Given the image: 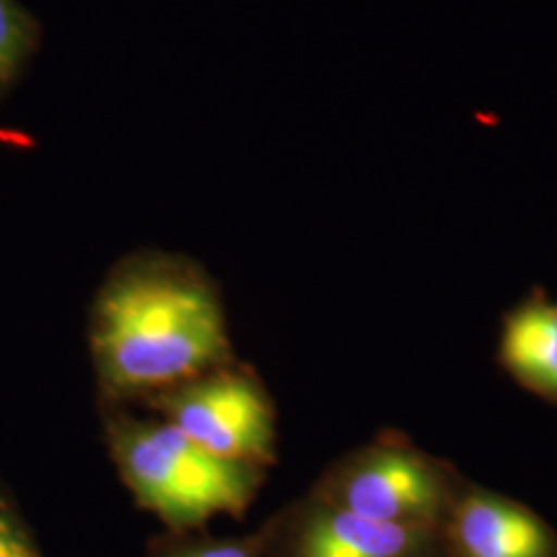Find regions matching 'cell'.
I'll return each instance as SVG.
<instances>
[{"mask_svg":"<svg viewBox=\"0 0 557 557\" xmlns=\"http://www.w3.org/2000/svg\"><path fill=\"white\" fill-rule=\"evenodd\" d=\"M101 376L120 393L174 388L230 351L215 294L190 271L145 262L103 289L94 324Z\"/></svg>","mask_w":557,"mask_h":557,"instance_id":"1","label":"cell"},{"mask_svg":"<svg viewBox=\"0 0 557 557\" xmlns=\"http://www.w3.org/2000/svg\"><path fill=\"white\" fill-rule=\"evenodd\" d=\"M116 450L133 492L172 524L238 515L252 496L250 465L205 450L165 421L124 430Z\"/></svg>","mask_w":557,"mask_h":557,"instance_id":"2","label":"cell"},{"mask_svg":"<svg viewBox=\"0 0 557 557\" xmlns=\"http://www.w3.org/2000/svg\"><path fill=\"white\" fill-rule=\"evenodd\" d=\"M161 409L165 423L218 457L250 467L271 457L273 411L255 380L232 372L200 376L168 393Z\"/></svg>","mask_w":557,"mask_h":557,"instance_id":"3","label":"cell"},{"mask_svg":"<svg viewBox=\"0 0 557 557\" xmlns=\"http://www.w3.org/2000/svg\"><path fill=\"white\" fill-rule=\"evenodd\" d=\"M343 508L382 522L416 527L438 510L440 481L419 458L382 453L359 462L343 483Z\"/></svg>","mask_w":557,"mask_h":557,"instance_id":"4","label":"cell"},{"mask_svg":"<svg viewBox=\"0 0 557 557\" xmlns=\"http://www.w3.org/2000/svg\"><path fill=\"white\" fill-rule=\"evenodd\" d=\"M465 557H549L552 541L531 512L492 496H469L455 518Z\"/></svg>","mask_w":557,"mask_h":557,"instance_id":"5","label":"cell"},{"mask_svg":"<svg viewBox=\"0 0 557 557\" xmlns=\"http://www.w3.org/2000/svg\"><path fill=\"white\" fill-rule=\"evenodd\" d=\"M413 545L416 527L338 508L312 520L301 541V557H405Z\"/></svg>","mask_w":557,"mask_h":557,"instance_id":"6","label":"cell"},{"mask_svg":"<svg viewBox=\"0 0 557 557\" xmlns=\"http://www.w3.org/2000/svg\"><path fill=\"white\" fill-rule=\"evenodd\" d=\"M502 358L527 386L557 395V308L533 304L506 320Z\"/></svg>","mask_w":557,"mask_h":557,"instance_id":"7","label":"cell"},{"mask_svg":"<svg viewBox=\"0 0 557 557\" xmlns=\"http://www.w3.org/2000/svg\"><path fill=\"white\" fill-rule=\"evenodd\" d=\"M40 48V25L21 0H0V91L15 85Z\"/></svg>","mask_w":557,"mask_h":557,"instance_id":"8","label":"cell"},{"mask_svg":"<svg viewBox=\"0 0 557 557\" xmlns=\"http://www.w3.org/2000/svg\"><path fill=\"white\" fill-rule=\"evenodd\" d=\"M0 557H41L17 510L0 487Z\"/></svg>","mask_w":557,"mask_h":557,"instance_id":"9","label":"cell"},{"mask_svg":"<svg viewBox=\"0 0 557 557\" xmlns=\"http://www.w3.org/2000/svg\"><path fill=\"white\" fill-rule=\"evenodd\" d=\"M182 557H252L246 547H242L238 543H220V545H209L202 547L199 552L186 554Z\"/></svg>","mask_w":557,"mask_h":557,"instance_id":"10","label":"cell"},{"mask_svg":"<svg viewBox=\"0 0 557 557\" xmlns=\"http://www.w3.org/2000/svg\"><path fill=\"white\" fill-rule=\"evenodd\" d=\"M0 96H2V91H0Z\"/></svg>","mask_w":557,"mask_h":557,"instance_id":"11","label":"cell"}]
</instances>
